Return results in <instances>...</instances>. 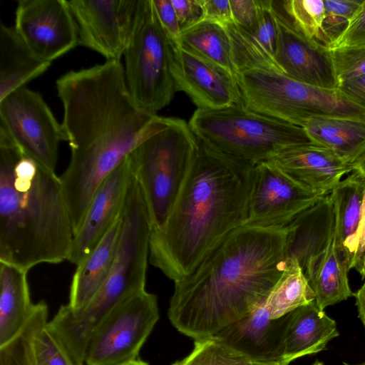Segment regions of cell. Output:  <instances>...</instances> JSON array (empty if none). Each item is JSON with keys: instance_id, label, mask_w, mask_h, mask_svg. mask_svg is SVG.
<instances>
[{"instance_id": "6da1fadb", "label": "cell", "mask_w": 365, "mask_h": 365, "mask_svg": "<svg viewBox=\"0 0 365 365\" xmlns=\"http://www.w3.org/2000/svg\"><path fill=\"white\" fill-rule=\"evenodd\" d=\"M61 124L71 148L60 176L76 233L106 178L168 118L147 113L132 98L120 61L70 71L56 81Z\"/></svg>"}, {"instance_id": "7a4b0ae2", "label": "cell", "mask_w": 365, "mask_h": 365, "mask_svg": "<svg viewBox=\"0 0 365 365\" xmlns=\"http://www.w3.org/2000/svg\"><path fill=\"white\" fill-rule=\"evenodd\" d=\"M287 229L241 226L175 282L168 312L194 340L211 337L259 306L286 268Z\"/></svg>"}, {"instance_id": "3957f363", "label": "cell", "mask_w": 365, "mask_h": 365, "mask_svg": "<svg viewBox=\"0 0 365 365\" xmlns=\"http://www.w3.org/2000/svg\"><path fill=\"white\" fill-rule=\"evenodd\" d=\"M252 169L198 141L168 217L151 231L150 262L175 282L190 274L227 235L243 226Z\"/></svg>"}, {"instance_id": "277c9868", "label": "cell", "mask_w": 365, "mask_h": 365, "mask_svg": "<svg viewBox=\"0 0 365 365\" xmlns=\"http://www.w3.org/2000/svg\"><path fill=\"white\" fill-rule=\"evenodd\" d=\"M73 237L60 177L0 130V262L28 272L62 262Z\"/></svg>"}, {"instance_id": "5b68a950", "label": "cell", "mask_w": 365, "mask_h": 365, "mask_svg": "<svg viewBox=\"0 0 365 365\" xmlns=\"http://www.w3.org/2000/svg\"><path fill=\"white\" fill-rule=\"evenodd\" d=\"M188 125L200 143L250 168L288 148L314 143L303 127L256 113L243 105L197 108Z\"/></svg>"}, {"instance_id": "8992f818", "label": "cell", "mask_w": 365, "mask_h": 365, "mask_svg": "<svg viewBox=\"0 0 365 365\" xmlns=\"http://www.w3.org/2000/svg\"><path fill=\"white\" fill-rule=\"evenodd\" d=\"M198 146L188 123L168 118L128 155L141 189L152 230L168 217L181 190Z\"/></svg>"}, {"instance_id": "52a82bcc", "label": "cell", "mask_w": 365, "mask_h": 365, "mask_svg": "<svg viewBox=\"0 0 365 365\" xmlns=\"http://www.w3.org/2000/svg\"><path fill=\"white\" fill-rule=\"evenodd\" d=\"M235 78L245 107L297 125L303 127L313 117H365V110L339 89L305 84L277 70L245 68Z\"/></svg>"}, {"instance_id": "ba28073f", "label": "cell", "mask_w": 365, "mask_h": 365, "mask_svg": "<svg viewBox=\"0 0 365 365\" xmlns=\"http://www.w3.org/2000/svg\"><path fill=\"white\" fill-rule=\"evenodd\" d=\"M173 41L157 16L153 0H139L123 56L128 91L144 111L157 115L176 92L171 67Z\"/></svg>"}, {"instance_id": "9c48e42d", "label": "cell", "mask_w": 365, "mask_h": 365, "mask_svg": "<svg viewBox=\"0 0 365 365\" xmlns=\"http://www.w3.org/2000/svg\"><path fill=\"white\" fill-rule=\"evenodd\" d=\"M120 237L108 278L82 309L85 319L99 324L120 302L145 290L150 220L140 185L133 175L121 215Z\"/></svg>"}, {"instance_id": "30bf717a", "label": "cell", "mask_w": 365, "mask_h": 365, "mask_svg": "<svg viewBox=\"0 0 365 365\" xmlns=\"http://www.w3.org/2000/svg\"><path fill=\"white\" fill-rule=\"evenodd\" d=\"M159 319L157 297L145 289L116 306L93 334L85 365H125L139 352Z\"/></svg>"}, {"instance_id": "8fae6325", "label": "cell", "mask_w": 365, "mask_h": 365, "mask_svg": "<svg viewBox=\"0 0 365 365\" xmlns=\"http://www.w3.org/2000/svg\"><path fill=\"white\" fill-rule=\"evenodd\" d=\"M0 129L23 155L55 171L59 143L66 138L39 93L23 86L0 101Z\"/></svg>"}, {"instance_id": "7c38bea8", "label": "cell", "mask_w": 365, "mask_h": 365, "mask_svg": "<svg viewBox=\"0 0 365 365\" xmlns=\"http://www.w3.org/2000/svg\"><path fill=\"white\" fill-rule=\"evenodd\" d=\"M324 196L309 193L267 163L252 169L243 226L286 228L301 213Z\"/></svg>"}, {"instance_id": "4fadbf2b", "label": "cell", "mask_w": 365, "mask_h": 365, "mask_svg": "<svg viewBox=\"0 0 365 365\" xmlns=\"http://www.w3.org/2000/svg\"><path fill=\"white\" fill-rule=\"evenodd\" d=\"M14 26L29 48L50 63L79 44L67 0H19Z\"/></svg>"}, {"instance_id": "5bb4252c", "label": "cell", "mask_w": 365, "mask_h": 365, "mask_svg": "<svg viewBox=\"0 0 365 365\" xmlns=\"http://www.w3.org/2000/svg\"><path fill=\"white\" fill-rule=\"evenodd\" d=\"M78 30L79 44L102 55L106 61L123 56L139 0H69Z\"/></svg>"}, {"instance_id": "9a60e30c", "label": "cell", "mask_w": 365, "mask_h": 365, "mask_svg": "<svg viewBox=\"0 0 365 365\" xmlns=\"http://www.w3.org/2000/svg\"><path fill=\"white\" fill-rule=\"evenodd\" d=\"M273 6L277 27L274 58L282 73L312 86L338 89L329 48L308 39L297 31L279 1H273Z\"/></svg>"}, {"instance_id": "2e32d148", "label": "cell", "mask_w": 365, "mask_h": 365, "mask_svg": "<svg viewBox=\"0 0 365 365\" xmlns=\"http://www.w3.org/2000/svg\"><path fill=\"white\" fill-rule=\"evenodd\" d=\"M171 71L175 88L198 109L243 105L235 76L222 66L173 42Z\"/></svg>"}, {"instance_id": "e0dca14e", "label": "cell", "mask_w": 365, "mask_h": 365, "mask_svg": "<svg viewBox=\"0 0 365 365\" xmlns=\"http://www.w3.org/2000/svg\"><path fill=\"white\" fill-rule=\"evenodd\" d=\"M133 175L128 156L101 185L73 237L68 262L78 266L120 217Z\"/></svg>"}, {"instance_id": "ac0fdd59", "label": "cell", "mask_w": 365, "mask_h": 365, "mask_svg": "<svg viewBox=\"0 0 365 365\" xmlns=\"http://www.w3.org/2000/svg\"><path fill=\"white\" fill-rule=\"evenodd\" d=\"M265 163L277 168L301 188L319 196L329 195L342 177L354 171L330 149L315 143L292 146Z\"/></svg>"}, {"instance_id": "d6986e66", "label": "cell", "mask_w": 365, "mask_h": 365, "mask_svg": "<svg viewBox=\"0 0 365 365\" xmlns=\"http://www.w3.org/2000/svg\"><path fill=\"white\" fill-rule=\"evenodd\" d=\"M286 319L287 314L271 318L263 301L246 316L212 336L253 361H284L282 344Z\"/></svg>"}, {"instance_id": "ffe728a7", "label": "cell", "mask_w": 365, "mask_h": 365, "mask_svg": "<svg viewBox=\"0 0 365 365\" xmlns=\"http://www.w3.org/2000/svg\"><path fill=\"white\" fill-rule=\"evenodd\" d=\"M339 335L336 322L315 301L300 307L287 314L282 359L289 364L301 356L316 354Z\"/></svg>"}, {"instance_id": "44dd1931", "label": "cell", "mask_w": 365, "mask_h": 365, "mask_svg": "<svg viewBox=\"0 0 365 365\" xmlns=\"http://www.w3.org/2000/svg\"><path fill=\"white\" fill-rule=\"evenodd\" d=\"M335 220L329 195L301 213L287 227L286 259H295L304 269L308 259L334 237Z\"/></svg>"}, {"instance_id": "7402d4cb", "label": "cell", "mask_w": 365, "mask_h": 365, "mask_svg": "<svg viewBox=\"0 0 365 365\" xmlns=\"http://www.w3.org/2000/svg\"><path fill=\"white\" fill-rule=\"evenodd\" d=\"M121 225L120 216L94 250L77 266L68 303L73 309L85 307L107 281L116 254Z\"/></svg>"}, {"instance_id": "603a6c76", "label": "cell", "mask_w": 365, "mask_h": 365, "mask_svg": "<svg viewBox=\"0 0 365 365\" xmlns=\"http://www.w3.org/2000/svg\"><path fill=\"white\" fill-rule=\"evenodd\" d=\"M365 190V176L354 170L329 194L335 220L336 245L352 269L356 236Z\"/></svg>"}, {"instance_id": "cb8c5ba5", "label": "cell", "mask_w": 365, "mask_h": 365, "mask_svg": "<svg viewBox=\"0 0 365 365\" xmlns=\"http://www.w3.org/2000/svg\"><path fill=\"white\" fill-rule=\"evenodd\" d=\"M349 270L334 237L322 252L308 259L304 272L320 309L354 296L349 282Z\"/></svg>"}, {"instance_id": "d4e9b609", "label": "cell", "mask_w": 365, "mask_h": 365, "mask_svg": "<svg viewBox=\"0 0 365 365\" xmlns=\"http://www.w3.org/2000/svg\"><path fill=\"white\" fill-rule=\"evenodd\" d=\"M27 273L0 262V347L21 334L34 312Z\"/></svg>"}, {"instance_id": "484cf974", "label": "cell", "mask_w": 365, "mask_h": 365, "mask_svg": "<svg viewBox=\"0 0 365 365\" xmlns=\"http://www.w3.org/2000/svg\"><path fill=\"white\" fill-rule=\"evenodd\" d=\"M303 128L312 142L353 167L365 152V117H313Z\"/></svg>"}, {"instance_id": "4316f807", "label": "cell", "mask_w": 365, "mask_h": 365, "mask_svg": "<svg viewBox=\"0 0 365 365\" xmlns=\"http://www.w3.org/2000/svg\"><path fill=\"white\" fill-rule=\"evenodd\" d=\"M26 44L14 26L0 25V101L51 66Z\"/></svg>"}, {"instance_id": "83f0119b", "label": "cell", "mask_w": 365, "mask_h": 365, "mask_svg": "<svg viewBox=\"0 0 365 365\" xmlns=\"http://www.w3.org/2000/svg\"><path fill=\"white\" fill-rule=\"evenodd\" d=\"M183 48L227 69L237 72L232 47L225 27L217 22L203 20L182 32L176 41Z\"/></svg>"}, {"instance_id": "f1b7e54d", "label": "cell", "mask_w": 365, "mask_h": 365, "mask_svg": "<svg viewBox=\"0 0 365 365\" xmlns=\"http://www.w3.org/2000/svg\"><path fill=\"white\" fill-rule=\"evenodd\" d=\"M287 262L282 276L264 300L272 319L284 317L316 299L298 261L292 259Z\"/></svg>"}, {"instance_id": "f546056e", "label": "cell", "mask_w": 365, "mask_h": 365, "mask_svg": "<svg viewBox=\"0 0 365 365\" xmlns=\"http://www.w3.org/2000/svg\"><path fill=\"white\" fill-rule=\"evenodd\" d=\"M48 309L44 301L35 304L29 320L35 365H78L48 327Z\"/></svg>"}, {"instance_id": "4dcf8cb0", "label": "cell", "mask_w": 365, "mask_h": 365, "mask_svg": "<svg viewBox=\"0 0 365 365\" xmlns=\"http://www.w3.org/2000/svg\"><path fill=\"white\" fill-rule=\"evenodd\" d=\"M291 23L303 36L325 46L323 22L325 11L322 0L279 1Z\"/></svg>"}, {"instance_id": "1f68e13d", "label": "cell", "mask_w": 365, "mask_h": 365, "mask_svg": "<svg viewBox=\"0 0 365 365\" xmlns=\"http://www.w3.org/2000/svg\"><path fill=\"white\" fill-rule=\"evenodd\" d=\"M253 362L213 336L195 340L191 353L173 365H251Z\"/></svg>"}, {"instance_id": "d6a6232c", "label": "cell", "mask_w": 365, "mask_h": 365, "mask_svg": "<svg viewBox=\"0 0 365 365\" xmlns=\"http://www.w3.org/2000/svg\"><path fill=\"white\" fill-rule=\"evenodd\" d=\"M363 0H326L323 22L324 43L329 46L345 30Z\"/></svg>"}, {"instance_id": "836d02e7", "label": "cell", "mask_w": 365, "mask_h": 365, "mask_svg": "<svg viewBox=\"0 0 365 365\" xmlns=\"http://www.w3.org/2000/svg\"><path fill=\"white\" fill-rule=\"evenodd\" d=\"M329 51L339 85L365 75V46H343Z\"/></svg>"}, {"instance_id": "e575fe53", "label": "cell", "mask_w": 365, "mask_h": 365, "mask_svg": "<svg viewBox=\"0 0 365 365\" xmlns=\"http://www.w3.org/2000/svg\"><path fill=\"white\" fill-rule=\"evenodd\" d=\"M258 4L257 24L255 29L249 34L257 43L274 58L277 38V27L273 1L258 0Z\"/></svg>"}, {"instance_id": "d590c367", "label": "cell", "mask_w": 365, "mask_h": 365, "mask_svg": "<svg viewBox=\"0 0 365 365\" xmlns=\"http://www.w3.org/2000/svg\"><path fill=\"white\" fill-rule=\"evenodd\" d=\"M28 322L19 336L0 347V361L6 365H35Z\"/></svg>"}, {"instance_id": "8d00e7d4", "label": "cell", "mask_w": 365, "mask_h": 365, "mask_svg": "<svg viewBox=\"0 0 365 365\" xmlns=\"http://www.w3.org/2000/svg\"><path fill=\"white\" fill-rule=\"evenodd\" d=\"M355 46H365V0L345 30L329 46V48Z\"/></svg>"}, {"instance_id": "74e56055", "label": "cell", "mask_w": 365, "mask_h": 365, "mask_svg": "<svg viewBox=\"0 0 365 365\" xmlns=\"http://www.w3.org/2000/svg\"><path fill=\"white\" fill-rule=\"evenodd\" d=\"M232 21L248 33L256 28L258 16V0H230Z\"/></svg>"}, {"instance_id": "f35d334b", "label": "cell", "mask_w": 365, "mask_h": 365, "mask_svg": "<svg viewBox=\"0 0 365 365\" xmlns=\"http://www.w3.org/2000/svg\"><path fill=\"white\" fill-rule=\"evenodd\" d=\"M181 33L205 20L203 0H171Z\"/></svg>"}, {"instance_id": "ab89813d", "label": "cell", "mask_w": 365, "mask_h": 365, "mask_svg": "<svg viewBox=\"0 0 365 365\" xmlns=\"http://www.w3.org/2000/svg\"><path fill=\"white\" fill-rule=\"evenodd\" d=\"M158 19L170 38L174 42L181 31L175 9L171 0H153Z\"/></svg>"}, {"instance_id": "60d3db41", "label": "cell", "mask_w": 365, "mask_h": 365, "mask_svg": "<svg viewBox=\"0 0 365 365\" xmlns=\"http://www.w3.org/2000/svg\"><path fill=\"white\" fill-rule=\"evenodd\" d=\"M205 20L223 26L232 21L230 0H203Z\"/></svg>"}, {"instance_id": "b9f144b4", "label": "cell", "mask_w": 365, "mask_h": 365, "mask_svg": "<svg viewBox=\"0 0 365 365\" xmlns=\"http://www.w3.org/2000/svg\"><path fill=\"white\" fill-rule=\"evenodd\" d=\"M338 89L347 100L365 110V75L340 83Z\"/></svg>"}, {"instance_id": "7bdbcfd3", "label": "cell", "mask_w": 365, "mask_h": 365, "mask_svg": "<svg viewBox=\"0 0 365 365\" xmlns=\"http://www.w3.org/2000/svg\"><path fill=\"white\" fill-rule=\"evenodd\" d=\"M361 275V279H365V190L361 209V216L356 236V250L352 265Z\"/></svg>"}, {"instance_id": "ee69618b", "label": "cell", "mask_w": 365, "mask_h": 365, "mask_svg": "<svg viewBox=\"0 0 365 365\" xmlns=\"http://www.w3.org/2000/svg\"><path fill=\"white\" fill-rule=\"evenodd\" d=\"M355 305L357 309L358 317L365 329V282L354 293Z\"/></svg>"}, {"instance_id": "f6af8a7d", "label": "cell", "mask_w": 365, "mask_h": 365, "mask_svg": "<svg viewBox=\"0 0 365 365\" xmlns=\"http://www.w3.org/2000/svg\"><path fill=\"white\" fill-rule=\"evenodd\" d=\"M354 170H357L365 176V152L354 165Z\"/></svg>"}, {"instance_id": "bcb514c9", "label": "cell", "mask_w": 365, "mask_h": 365, "mask_svg": "<svg viewBox=\"0 0 365 365\" xmlns=\"http://www.w3.org/2000/svg\"><path fill=\"white\" fill-rule=\"evenodd\" d=\"M289 364L284 361L280 362H253L251 365H289Z\"/></svg>"}, {"instance_id": "7dc6e473", "label": "cell", "mask_w": 365, "mask_h": 365, "mask_svg": "<svg viewBox=\"0 0 365 365\" xmlns=\"http://www.w3.org/2000/svg\"><path fill=\"white\" fill-rule=\"evenodd\" d=\"M125 365H149L147 362L139 359Z\"/></svg>"}, {"instance_id": "c3c4849f", "label": "cell", "mask_w": 365, "mask_h": 365, "mask_svg": "<svg viewBox=\"0 0 365 365\" xmlns=\"http://www.w3.org/2000/svg\"><path fill=\"white\" fill-rule=\"evenodd\" d=\"M344 365H365V361L361 362V363H357V364H349V363L344 362Z\"/></svg>"}, {"instance_id": "681fc988", "label": "cell", "mask_w": 365, "mask_h": 365, "mask_svg": "<svg viewBox=\"0 0 365 365\" xmlns=\"http://www.w3.org/2000/svg\"><path fill=\"white\" fill-rule=\"evenodd\" d=\"M312 365H324V364L322 362L317 360Z\"/></svg>"}, {"instance_id": "f907efd6", "label": "cell", "mask_w": 365, "mask_h": 365, "mask_svg": "<svg viewBox=\"0 0 365 365\" xmlns=\"http://www.w3.org/2000/svg\"><path fill=\"white\" fill-rule=\"evenodd\" d=\"M0 365H6L4 362L0 361Z\"/></svg>"}]
</instances>
